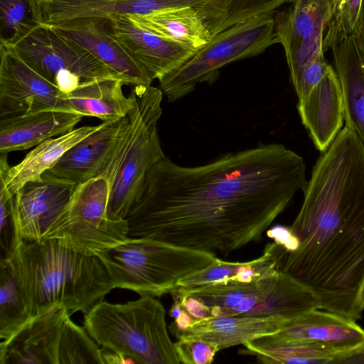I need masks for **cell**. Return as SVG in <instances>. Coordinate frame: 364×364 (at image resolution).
<instances>
[{
  "instance_id": "10",
  "label": "cell",
  "mask_w": 364,
  "mask_h": 364,
  "mask_svg": "<svg viewBox=\"0 0 364 364\" xmlns=\"http://www.w3.org/2000/svg\"><path fill=\"white\" fill-rule=\"evenodd\" d=\"M276 12L278 43L284 49L291 82L311 62L324 55L323 38L331 12L330 0H288Z\"/></svg>"
},
{
  "instance_id": "11",
  "label": "cell",
  "mask_w": 364,
  "mask_h": 364,
  "mask_svg": "<svg viewBox=\"0 0 364 364\" xmlns=\"http://www.w3.org/2000/svg\"><path fill=\"white\" fill-rule=\"evenodd\" d=\"M62 93L0 43V119L49 110L68 112Z\"/></svg>"
},
{
  "instance_id": "25",
  "label": "cell",
  "mask_w": 364,
  "mask_h": 364,
  "mask_svg": "<svg viewBox=\"0 0 364 364\" xmlns=\"http://www.w3.org/2000/svg\"><path fill=\"white\" fill-rule=\"evenodd\" d=\"M124 83L119 78H105L84 83L64 94L68 112L82 117H94L102 122L113 121L128 115L133 107L131 97L122 91Z\"/></svg>"
},
{
  "instance_id": "30",
  "label": "cell",
  "mask_w": 364,
  "mask_h": 364,
  "mask_svg": "<svg viewBox=\"0 0 364 364\" xmlns=\"http://www.w3.org/2000/svg\"><path fill=\"white\" fill-rule=\"evenodd\" d=\"M288 0H211L197 9L213 36L247 18L276 13Z\"/></svg>"
},
{
  "instance_id": "9",
  "label": "cell",
  "mask_w": 364,
  "mask_h": 364,
  "mask_svg": "<svg viewBox=\"0 0 364 364\" xmlns=\"http://www.w3.org/2000/svg\"><path fill=\"white\" fill-rule=\"evenodd\" d=\"M0 43L11 48L30 68L64 94L90 81L120 79L88 51L50 26L36 23L23 26L10 39Z\"/></svg>"
},
{
  "instance_id": "35",
  "label": "cell",
  "mask_w": 364,
  "mask_h": 364,
  "mask_svg": "<svg viewBox=\"0 0 364 364\" xmlns=\"http://www.w3.org/2000/svg\"><path fill=\"white\" fill-rule=\"evenodd\" d=\"M175 343L181 363L210 364L220 350L213 343L196 338H180Z\"/></svg>"
},
{
  "instance_id": "15",
  "label": "cell",
  "mask_w": 364,
  "mask_h": 364,
  "mask_svg": "<svg viewBox=\"0 0 364 364\" xmlns=\"http://www.w3.org/2000/svg\"><path fill=\"white\" fill-rule=\"evenodd\" d=\"M107 23L111 36L154 80L176 69L196 50L136 26L128 16L107 18Z\"/></svg>"
},
{
  "instance_id": "24",
  "label": "cell",
  "mask_w": 364,
  "mask_h": 364,
  "mask_svg": "<svg viewBox=\"0 0 364 364\" xmlns=\"http://www.w3.org/2000/svg\"><path fill=\"white\" fill-rule=\"evenodd\" d=\"M330 48L342 87L346 125L355 132L364 146V65L355 38L353 34L344 36Z\"/></svg>"
},
{
  "instance_id": "41",
  "label": "cell",
  "mask_w": 364,
  "mask_h": 364,
  "mask_svg": "<svg viewBox=\"0 0 364 364\" xmlns=\"http://www.w3.org/2000/svg\"><path fill=\"white\" fill-rule=\"evenodd\" d=\"M333 364H364V346L353 351L336 355Z\"/></svg>"
},
{
  "instance_id": "26",
  "label": "cell",
  "mask_w": 364,
  "mask_h": 364,
  "mask_svg": "<svg viewBox=\"0 0 364 364\" xmlns=\"http://www.w3.org/2000/svg\"><path fill=\"white\" fill-rule=\"evenodd\" d=\"M137 26L159 37L198 49L213 35L204 18L193 7H182L141 16H128Z\"/></svg>"
},
{
  "instance_id": "7",
  "label": "cell",
  "mask_w": 364,
  "mask_h": 364,
  "mask_svg": "<svg viewBox=\"0 0 364 364\" xmlns=\"http://www.w3.org/2000/svg\"><path fill=\"white\" fill-rule=\"evenodd\" d=\"M274 14L241 21L213 36L179 67L159 80L168 100L175 102L201 82H213L228 63L253 57L278 43Z\"/></svg>"
},
{
  "instance_id": "5",
  "label": "cell",
  "mask_w": 364,
  "mask_h": 364,
  "mask_svg": "<svg viewBox=\"0 0 364 364\" xmlns=\"http://www.w3.org/2000/svg\"><path fill=\"white\" fill-rule=\"evenodd\" d=\"M84 327L103 347L139 364H179L166 322V310L154 296L124 304L97 303L84 315Z\"/></svg>"
},
{
  "instance_id": "40",
  "label": "cell",
  "mask_w": 364,
  "mask_h": 364,
  "mask_svg": "<svg viewBox=\"0 0 364 364\" xmlns=\"http://www.w3.org/2000/svg\"><path fill=\"white\" fill-rule=\"evenodd\" d=\"M100 355L102 364L135 363L133 359L107 347L102 346Z\"/></svg>"
},
{
  "instance_id": "6",
  "label": "cell",
  "mask_w": 364,
  "mask_h": 364,
  "mask_svg": "<svg viewBox=\"0 0 364 364\" xmlns=\"http://www.w3.org/2000/svg\"><path fill=\"white\" fill-rule=\"evenodd\" d=\"M97 257L114 289L156 297L170 294L179 281L210 264L216 254L147 237H128Z\"/></svg>"
},
{
  "instance_id": "2",
  "label": "cell",
  "mask_w": 364,
  "mask_h": 364,
  "mask_svg": "<svg viewBox=\"0 0 364 364\" xmlns=\"http://www.w3.org/2000/svg\"><path fill=\"white\" fill-rule=\"evenodd\" d=\"M289 226L298 246L280 247L278 269L306 287L320 309L352 320L364 311V146L345 125L313 167Z\"/></svg>"
},
{
  "instance_id": "17",
  "label": "cell",
  "mask_w": 364,
  "mask_h": 364,
  "mask_svg": "<svg viewBox=\"0 0 364 364\" xmlns=\"http://www.w3.org/2000/svg\"><path fill=\"white\" fill-rule=\"evenodd\" d=\"M272 336L280 340L321 344L338 355L364 346V329L355 321L321 309L287 321L281 330Z\"/></svg>"
},
{
  "instance_id": "36",
  "label": "cell",
  "mask_w": 364,
  "mask_h": 364,
  "mask_svg": "<svg viewBox=\"0 0 364 364\" xmlns=\"http://www.w3.org/2000/svg\"><path fill=\"white\" fill-rule=\"evenodd\" d=\"M329 64L324 55L309 63L292 82L298 100L305 98L319 83L326 74Z\"/></svg>"
},
{
  "instance_id": "28",
  "label": "cell",
  "mask_w": 364,
  "mask_h": 364,
  "mask_svg": "<svg viewBox=\"0 0 364 364\" xmlns=\"http://www.w3.org/2000/svg\"><path fill=\"white\" fill-rule=\"evenodd\" d=\"M240 353L254 355L257 362L267 364H333L338 355L321 344L280 340L272 335L243 344Z\"/></svg>"
},
{
  "instance_id": "38",
  "label": "cell",
  "mask_w": 364,
  "mask_h": 364,
  "mask_svg": "<svg viewBox=\"0 0 364 364\" xmlns=\"http://www.w3.org/2000/svg\"><path fill=\"white\" fill-rule=\"evenodd\" d=\"M267 235L279 245L284 252H291L296 250L297 239L290 227L275 225L266 231Z\"/></svg>"
},
{
  "instance_id": "20",
  "label": "cell",
  "mask_w": 364,
  "mask_h": 364,
  "mask_svg": "<svg viewBox=\"0 0 364 364\" xmlns=\"http://www.w3.org/2000/svg\"><path fill=\"white\" fill-rule=\"evenodd\" d=\"M279 245L268 243L262 255L247 262H228L215 257L205 267L179 281L173 291L186 293L215 286L255 282L279 272Z\"/></svg>"
},
{
  "instance_id": "8",
  "label": "cell",
  "mask_w": 364,
  "mask_h": 364,
  "mask_svg": "<svg viewBox=\"0 0 364 364\" xmlns=\"http://www.w3.org/2000/svg\"><path fill=\"white\" fill-rule=\"evenodd\" d=\"M109 196V183L102 176L77 184L42 240H56L87 256L122 243L129 237L128 223L112 213Z\"/></svg>"
},
{
  "instance_id": "19",
  "label": "cell",
  "mask_w": 364,
  "mask_h": 364,
  "mask_svg": "<svg viewBox=\"0 0 364 364\" xmlns=\"http://www.w3.org/2000/svg\"><path fill=\"white\" fill-rule=\"evenodd\" d=\"M125 117L103 122L68 149L48 172L77 185L97 176L112 154Z\"/></svg>"
},
{
  "instance_id": "29",
  "label": "cell",
  "mask_w": 364,
  "mask_h": 364,
  "mask_svg": "<svg viewBox=\"0 0 364 364\" xmlns=\"http://www.w3.org/2000/svg\"><path fill=\"white\" fill-rule=\"evenodd\" d=\"M316 309H320V304L315 295L291 276L279 272L274 288L264 301L244 316H275L288 321Z\"/></svg>"
},
{
  "instance_id": "31",
  "label": "cell",
  "mask_w": 364,
  "mask_h": 364,
  "mask_svg": "<svg viewBox=\"0 0 364 364\" xmlns=\"http://www.w3.org/2000/svg\"><path fill=\"white\" fill-rule=\"evenodd\" d=\"M14 270L6 257L0 261V338L11 337L31 318Z\"/></svg>"
},
{
  "instance_id": "14",
  "label": "cell",
  "mask_w": 364,
  "mask_h": 364,
  "mask_svg": "<svg viewBox=\"0 0 364 364\" xmlns=\"http://www.w3.org/2000/svg\"><path fill=\"white\" fill-rule=\"evenodd\" d=\"M210 0H33L36 21L53 25L80 17L141 16L182 7L199 9Z\"/></svg>"
},
{
  "instance_id": "3",
  "label": "cell",
  "mask_w": 364,
  "mask_h": 364,
  "mask_svg": "<svg viewBox=\"0 0 364 364\" xmlns=\"http://www.w3.org/2000/svg\"><path fill=\"white\" fill-rule=\"evenodd\" d=\"M31 316L65 309L87 313L114 289L97 256H87L56 240H21L6 257Z\"/></svg>"
},
{
  "instance_id": "21",
  "label": "cell",
  "mask_w": 364,
  "mask_h": 364,
  "mask_svg": "<svg viewBox=\"0 0 364 364\" xmlns=\"http://www.w3.org/2000/svg\"><path fill=\"white\" fill-rule=\"evenodd\" d=\"M82 116L60 111H42L0 119V154L36 146L46 139L75 129Z\"/></svg>"
},
{
  "instance_id": "4",
  "label": "cell",
  "mask_w": 364,
  "mask_h": 364,
  "mask_svg": "<svg viewBox=\"0 0 364 364\" xmlns=\"http://www.w3.org/2000/svg\"><path fill=\"white\" fill-rule=\"evenodd\" d=\"M129 96L133 107L98 175L109 183L111 210L122 218L136 200L149 170L165 157L157 129L162 114L161 90L151 85L135 86Z\"/></svg>"
},
{
  "instance_id": "16",
  "label": "cell",
  "mask_w": 364,
  "mask_h": 364,
  "mask_svg": "<svg viewBox=\"0 0 364 364\" xmlns=\"http://www.w3.org/2000/svg\"><path fill=\"white\" fill-rule=\"evenodd\" d=\"M70 316L61 309L31 317L11 337L1 341L0 364H58L61 333Z\"/></svg>"
},
{
  "instance_id": "1",
  "label": "cell",
  "mask_w": 364,
  "mask_h": 364,
  "mask_svg": "<svg viewBox=\"0 0 364 364\" xmlns=\"http://www.w3.org/2000/svg\"><path fill=\"white\" fill-rule=\"evenodd\" d=\"M307 181L303 158L281 144L193 167L165 156L126 217L128 235L228 255L259 241Z\"/></svg>"
},
{
  "instance_id": "23",
  "label": "cell",
  "mask_w": 364,
  "mask_h": 364,
  "mask_svg": "<svg viewBox=\"0 0 364 364\" xmlns=\"http://www.w3.org/2000/svg\"><path fill=\"white\" fill-rule=\"evenodd\" d=\"M287 320L244 315L211 317L196 321L177 338H196L215 343L220 350L243 345L278 333Z\"/></svg>"
},
{
  "instance_id": "43",
  "label": "cell",
  "mask_w": 364,
  "mask_h": 364,
  "mask_svg": "<svg viewBox=\"0 0 364 364\" xmlns=\"http://www.w3.org/2000/svg\"><path fill=\"white\" fill-rule=\"evenodd\" d=\"M362 305H363V308L364 309V287H363V294H362Z\"/></svg>"
},
{
  "instance_id": "18",
  "label": "cell",
  "mask_w": 364,
  "mask_h": 364,
  "mask_svg": "<svg viewBox=\"0 0 364 364\" xmlns=\"http://www.w3.org/2000/svg\"><path fill=\"white\" fill-rule=\"evenodd\" d=\"M297 109L314 146L321 153L324 152L343 129L345 121L341 84L331 65L312 91L298 100Z\"/></svg>"
},
{
  "instance_id": "13",
  "label": "cell",
  "mask_w": 364,
  "mask_h": 364,
  "mask_svg": "<svg viewBox=\"0 0 364 364\" xmlns=\"http://www.w3.org/2000/svg\"><path fill=\"white\" fill-rule=\"evenodd\" d=\"M107 22L106 18L80 17L50 26L103 63L124 85H151L154 78L111 36Z\"/></svg>"
},
{
  "instance_id": "33",
  "label": "cell",
  "mask_w": 364,
  "mask_h": 364,
  "mask_svg": "<svg viewBox=\"0 0 364 364\" xmlns=\"http://www.w3.org/2000/svg\"><path fill=\"white\" fill-rule=\"evenodd\" d=\"M331 17L323 38L324 52L338 39L355 31L363 0H330Z\"/></svg>"
},
{
  "instance_id": "22",
  "label": "cell",
  "mask_w": 364,
  "mask_h": 364,
  "mask_svg": "<svg viewBox=\"0 0 364 364\" xmlns=\"http://www.w3.org/2000/svg\"><path fill=\"white\" fill-rule=\"evenodd\" d=\"M100 124L84 126L41 142L16 166H9L6 154H0V177L14 195L25 183L38 180L77 142L95 132Z\"/></svg>"
},
{
  "instance_id": "39",
  "label": "cell",
  "mask_w": 364,
  "mask_h": 364,
  "mask_svg": "<svg viewBox=\"0 0 364 364\" xmlns=\"http://www.w3.org/2000/svg\"><path fill=\"white\" fill-rule=\"evenodd\" d=\"M195 322L196 321L183 309L181 313L173 319L168 329L177 338L180 333L191 327Z\"/></svg>"
},
{
  "instance_id": "32",
  "label": "cell",
  "mask_w": 364,
  "mask_h": 364,
  "mask_svg": "<svg viewBox=\"0 0 364 364\" xmlns=\"http://www.w3.org/2000/svg\"><path fill=\"white\" fill-rule=\"evenodd\" d=\"M96 343L84 326H79L68 316L61 333L58 364H102Z\"/></svg>"
},
{
  "instance_id": "34",
  "label": "cell",
  "mask_w": 364,
  "mask_h": 364,
  "mask_svg": "<svg viewBox=\"0 0 364 364\" xmlns=\"http://www.w3.org/2000/svg\"><path fill=\"white\" fill-rule=\"evenodd\" d=\"M36 21L33 0H0V41H6Z\"/></svg>"
},
{
  "instance_id": "37",
  "label": "cell",
  "mask_w": 364,
  "mask_h": 364,
  "mask_svg": "<svg viewBox=\"0 0 364 364\" xmlns=\"http://www.w3.org/2000/svg\"><path fill=\"white\" fill-rule=\"evenodd\" d=\"M170 294L172 298H176L180 301L184 310L196 321L212 317L210 309L197 297L188 294H181L176 291H172Z\"/></svg>"
},
{
  "instance_id": "27",
  "label": "cell",
  "mask_w": 364,
  "mask_h": 364,
  "mask_svg": "<svg viewBox=\"0 0 364 364\" xmlns=\"http://www.w3.org/2000/svg\"><path fill=\"white\" fill-rule=\"evenodd\" d=\"M279 272L252 283L209 287L181 294L199 299L210 309L212 317L245 315L274 288Z\"/></svg>"
},
{
  "instance_id": "42",
  "label": "cell",
  "mask_w": 364,
  "mask_h": 364,
  "mask_svg": "<svg viewBox=\"0 0 364 364\" xmlns=\"http://www.w3.org/2000/svg\"><path fill=\"white\" fill-rule=\"evenodd\" d=\"M357 49L364 65V0L355 32L353 33Z\"/></svg>"
},
{
  "instance_id": "12",
  "label": "cell",
  "mask_w": 364,
  "mask_h": 364,
  "mask_svg": "<svg viewBox=\"0 0 364 364\" xmlns=\"http://www.w3.org/2000/svg\"><path fill=\"white\" fill-rule=\"evenodd\" d=\"M76 186L48 171L38 180L25 183L11 200V246L21 240H41L69 201Z\"/></svg>"
}]
</instances>
